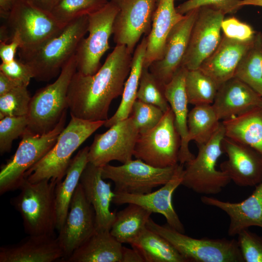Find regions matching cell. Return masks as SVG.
<instances>
[{
    "label": "cell",
    "instance_id": "816d5d0a",
    "mask_svg": "<svg viewBox=\"0 0 262 262\" xmlns=\"http://www.w3.org/2000/svg\"></svg>",
    "mask_w": 262,
    "mask_h": 262
},
{
    "label": "cell",
    "instance_id": "ee69618b",
    "mask_svg": "<svg viewBox=\"0 0 262 262\" xmlns=\"http://www.w3.org/2000/svg\"><path fill=\"white\" fill-rule=\"evenodd\" d=\"M0 71L27 86L33 78L30 68L19 59H15L7 63H2L0 65Z\"/></svg>",
    "mask_w": 262,
    "mask_h": 262
},
{
    "label": "cell",
    "instance_id": "7402d4cb",
    "mask_svg": "<svg viewBox=\"0 0 262 262\" xmlns=\"http://www.w3.org/2000/svg\"><path fill=\"white\" fill-rule=\"evenodd\" d=\"M200 199L204 204L216 207L229 216L228 234L230 236L237 235L250 227L262 228V181L250 196L240 202L225 201L205 195Z\"/></svg>",
    "mask_w": 262,
    "mask_h": 262
},
{
    "label": "cell",
    "instance_id": "8fae6325",
    "mask_svg": "<svg viewBox=\"0 0 262 262\" xmlns=\"http://www.w3.org/2000/svg\"><path fill=\"white\" fill-rule=\"evenodd\" d=\"M10 41L18 38L19 50L30 49L60 32L65 26L50 13L39 9L24 0H19L7 19Z\"/></svg>",
    "mask_w": 262,
    "mask_h": 262
},
{
    "label": "cell",
    "instance_id": "f35d334b",
    "mask_svg": "<svg viewBox=\"0 0 262 262\" xmlns=\"http://www.w3.org/2000/svg\"><path fill=\"white\" fill-rule=\"evenodd\" d=\"M164 113L158 107L136 99L130 115L132 117L139 134H143L155 127Z\"/></svg>",
    "mask_w": 262,
    "mask_h": 262
},
{
    "label": "cell",
    "instance_id": "83f0119b",
    "mask_svg": "<svg viewBox=\"0 0 262 262\" xmlns=\"http://www.w3.org/2000/svg\"><path fill=\"white\" fill-rule=\"evenodd\" d=\"M226 137L262 154V107L221 121Z\"/></svg>",
    "mask_w": 262,
    "mask_h": 262
},
{
    "label": "cell",
    "instance_id": "d6986e66",
    "mask_svg": "<svg viewBox=\"0 0 262 262\" xmlns=\"http://www.w3.org/2000/svg\"><path fill=\"white\" fill-rule=\"evenodd\" d=\"M222 147L228 157L220 164L231 181L240 186H256L262 181V154L226 136Z\"/></svg>",
    "mask_w": 262,
    "mask_h": 262
},
{
    "label": "cell",
    "instance_id": "836d02e7",
    "mask_svg": "<svg viewBox=\"0 0 262 262\" xmlns=\"http://www.w3.org/2000/svg\"><path fill=\"white\" fill-rule=\"evenodd\" d=\"M234 77L262 97V33L257 32L254 41L239 63Z\"/></svg>",
    "mask_w": 262,
    "mask_h": 262
},
{
    "label": "cell",
    "instance_id": "6da1fadb",
    "mask_svg": "<svg viewBox=\"0 0 262 262\" xmlns=\"http://www.w3.org/2000/svg\"><path fill=\"white\" fill-rule=\"evenodd\" d=\"M132 58L126 46L117 45L95 74L85 75L76 71L67 95L70 115L90 121L108 119L112 101L122 95Z\"/></svg>",
    "mask_w": 262,
    "mask_h": 262
},
{
    "label": "cell",
    "instance_id": "b9f144b4",
    "mask_svg": "<svg viewBox=\"0 0 262 262\" xmlns=\"http://www.w3.org/2000/svg\"><path fill=\"white\" fill-rule=\"evenodd\" d=\"M241 0H187L176 7L177 11L184 15L188 12L203 6H209L222 11L225 15L234 14L242 7Z\"/></svg>",
    "mask_w": 262,
    "mask_h": 262
},
{
    "label": "cell",
    "instance_id": "7dc6e473",
    "mask_svg": "<svg viewBox=\"0 0 262 262\" xmlns=\"http://www.w3.org/2000/svg\"><path fill=\"white\" fill-rule=\"evenodd\" d=\"M121 262H145L143 257L135 249L123 246Z\"/></svg>",
    "mask_w": 262,
    "mask_h": 262
},
{
    "label": "cell",
    "instance_id": "74e56055",
    "mask_svg": "<svg viewBox=\"0 0 262 262\" xmlns=\"http://www.w3.org/2000/svg\"><path fill=\"white\" fill-rule=\"evenodd\" d=\"M31 98L27 86L24 85L0 96V119L6 116L27 115Z\"/></svg>",
    "mask_w": 262,
    "mask_h": 262
},
{
    "label": "cell",
    "instance_id": "f546056e",
    "mask_svg": "<svg viewBox=\"0 0 262 262\" xmlns=\"http://www.w3.org/2000/svg\"><path fill=\"white\" fill-rule=\"evenodd\" d=\"M147 41V35H144L134 49L131 71L125 83L121 101L115 114L105 121L103 126L106 128H110L118 121L127 118L131 114L133 104L136 99Z\"/></svg>",
    "mask_w": 262,
    "mask_h": 262
},
{
    "label": "cell",
    "instance_id": "4dcf8cb0",
    "mask_svg": "<svg viewBox=\"0 0 262 262\" xmlns=\"http://www.w3.org/2000/svg\"><path fill=\"white\" fill-rule=\"evenodd\" d=\"M152 212L133 203L116 213L111 234L120 243L131 244L147 228Z\"/></svg>",
    "mask_w": 262,
    "mask_h": 262
},
{
    "label": "cell",
    "instance_id": "9c48e42d",
    "mask_svg": "<svg viewBox=\"0 0 262 262\" xmlns=\"http://www.w3.org/2000/svg\"><path fill=\"white\" fill-rule=\"evenodd\" d=\"M180 145L174 115L170 108L155 127L139 134L133 156L155 167L173 166L179 164Z\"/></svg>",
    "mask_w": 262,
    "mask_h": 262
},
{
    "label": "cell",
    "instance_id": "7c38bea8",
    "mask_svg": "<svg viewBox=\"0 0 262 262\" xmlns=\"http://www.w3.org/2000/svg\"><path fill=\"white\" fill-rule=\"evenodd\" d=\"M177 164L160 168L140 159H132L121 165H104L101 167V175L104 180L109 179L114 182V192L145 194L167 183L173 176Z\"/></svg>",
    "mask_w": 262,
    "mask_h": 262
},
{
    "label": "cell",
    "instance_id": "cb8c5ba5",
    "mask_svg": "<svg viewBox=\"0 0 262 262\" xmlns=\"http://www.w3.org/2000/svg\"><path fill=\"white\" fill-rule=\"evenodd\" d=\"M254 39L242 42L223 35L217 48L199 68L210 77L219 87L234 77L239 63L251 46Z\"/></svg>",
    "mask_w": 262,
    "mask_h": 262
},
{
    "label": "cell",
    "instance_id": "7a4b0ae2",
    "mask_svg": "<svg viewBox=\"0 0 262 262\" xmlns=\"http://www.w3.org/2000/svg\"><path fill=\"white\" fill-rule=\"evenodd\" d=\"M88 16L78 17L36 47L19 49V59L30 68L36 80L49 81L60 74L75 54L79 43L88 32Z\"/></svg>",
    "mask_w": 262,
    "mask_h": 262
},
{
    "label": "cell",
    "instance_id": "4fadbf2b",
    "mask_svg": "<svg viewBox=\"0 0 262 262\" xmlns=\"http://www.w3.org/2000/svg\"><path fill=\"white\" fill-rule=\"evenodd\" d=\"M117 7L113 26L116 45H124L131 53L142 36L148 35L159 0H110Z\"/></svg>",
    "mask_w": 262,
    "mask_h": 262
},
{
    "label": "cell",
    "instance_id": "ac0fdd59",
    "mask_svg": "<svg viewBox=\"0 0 262 262\" xmlns=\"http://www.w3.org/2000/svg\"><path fill=\"white\" fill-rule=\"evenodd\" d=\"M183 165L179 163L170 180L158 190L145 194L115 192L112 203L117 205L135 204L152 213L161 214L165 218L169 226L184 233V226L173 208L172 201L174 192L181 185Z\"/></svg>",
    "mask_w": 262,
    "mask_h": 262
},
{
    "label": "cell",
    "instance_id": "1f68e13d",
    "mask_svg": "<svg viewBox=\"0 0 262 262\" xmlns=\"http://www.w3.org/2000/svg\"><path fill=\"white\" fill-rule=\"evenodd\" d=\"M130 245L145 262H187L167 240L147 228Z\"/></svg>",
    "mask_w": 262,
    "mask_h": 262
},
{
    "label": "cell",
    "instance_id": "4316f807",
    "mask_svg": "<svg viewBox=\"0 0 262 262\" xmlns=\"http://www.w3.org/2000/svg\"><path fill=\"white\" fill-rule=\"evenodd\" d=\"M123 246L110 230H96L65 261L66 262H121Z\"/></svg>",
    "mask_w": 262,
    "mask_h": 262
},
{
    "label": "cell",
    "instance_id": "277c9868",
    "mask_svg": "<svg viewBox=\"0 0 262 262\" xmlns=\"http://www.w3.org/2000/svg\"><path fill=\"white\" fill-rule=\"evenodd\" d=\"M56 184L52 180L32 183L25 178L19 186V194L11 199V204L21 215L27 234H54Z\"/></svg>",
    "mask_w": 262,
    "mask_h": 262
},
{
    "label": "cell",
    "instance_id": "e575fe53",
    "mask_svg": "<svg viewBox=\"0 0 262 262\" xmlns=\"http://www.w3.org/2000/svg\"><path fill=\"white\" fill-rule=\"evenodd\" d=\"M219 87L199 68L187 70L185 89L189 103L194 106L212 104Z\"/></svg>",
    "mask_w": 262,
    "mask_h": 262
},
{
    "label": "cell",
    "instance_id": "2e32d148",
    "mask_svg": "<svg viewBox=\"0 0 262 262\" xmlns=\"http://www.w3.org/2000/svg\"><path fill=\"white\" fill-rule=\"evenodd\" d=\"M95 231L94 209L79 183L71 199L65 222L57 237L64 254L61 260L65 262Z\"/></svg>",
    "mask_w": 262,
    "mask_h": 262
},
{
    "label": "cell",
    "instance_id": "52a82bcc",
    "mask_svg": "<svg viewBox=\"0 0 262 262\" xmlns=\"http://www.w3.org/2000/svg\"><path fill=\"white\" fill-rule=\"evenodd\" d=\"M225 136L221 123L211 139L205 144L197 146L198 153L185 164L181 185L199 194L216 195L222 191L231 180L224 171L216 168L223 151L222 142Z\"/></svg>",
    "mask_w": 262,
    "mask_h": 262
},
{
    "label": "cell",
    "instance_id": "30bf717a",
    "mask_svg": "<svg viewBox=\"0 0 262 262\" xmlns=\"http://www.w3.org/2000/svg\"><path fill=\"white\" fill-rule=\"evenodd\" d=\"M118 12L117 6L109 1L104 6L88 15V36L83 37L75 53L77 71L85 75L95 74L100 68L102 56L109 48V40Z\"/></svg>",
    "mask_w": 262,
    "mask_h": 262
},
{
    "label": "cell",
    "instance_id": "ab89813d",
    "mask_svg": "<svg viewBox=\"0 0 262 262\" xmlns=\"http://www.w3.org/2000/svg\"><path fill=\"white\" fill-rule=\"evenodd\" d=\"M27 115L6 116L0 119V153L11 150L14 140L21 136L28 125Z\"/></svg>",
    "mask_w": 262,
    "mask_h": 262
},
{
    "label": "cell",
    "instance_id": "681fc988",
    "mask_svg": "<svg viewBox=\"0 0 262 262\" xmlns=\"http://www.w3.org/2000/svg\"><path fill=\"white\" fill-rule=\"evenodd\" d=\"M19 0H0V17L7 19L11 12Z\"/></svg>",
    "mask_w": 262,
    "mask_h": 262
},
{
    "label": "cell",
    "instance_id": "f907efd6",
    "mask_svg": "<svg viewBox=\"0 0 262 262\" xmlns=\"http://www.w3.org/2000/svg\"><path fill=\"white\" fill-rule=\"evenodd\" d=\"M241 7L246 5H252L262 7V0H241Z\"/></svg>",
    "mask_w": 262,
    "mask_h": 262
},
{
    "label": "cell",
    "instance_id": "f1b7e54d",
    "mask_svg": "<svg viewBox=\"0 0 262 262\" xmlns=\"http://www.w3.org/2000/svg\"><path fill=\"white\" fill-rule=\"evenodd\" d=\"M89 147H85L78 151L70 163L64 180L56 184L55 190L57 213L56 229L58 231L65 222L71 199L79 184L81 175L89 162Z\"/></svg>",
    "mask_w": 262,
    "mask_h": 262
},
{
    "label": "cell",
    "instance_id": "44dd1931",
    "mask_svg": "<svg viewBox=\"0 0 262 262\" xmlns=\"http://www.w3.org/2000/svg\"><path fill=\"white\" fill-rule=\"evenodd\" d=\"M63 256L54 234L28 235L16 244L0 247V262H53Z\"/></svg>",
    "mask_w": 262,
    "mask_h": 262
},
{
    "label": "cell",
    "instance_id": "c3c4849f",
    "mask_svg": "<svg viewBox=\"0 0 262 262\" xmlns=\"http://www.w3.org/2000/svg\"><path fill=\"white\" fill-rule=\"evenodd\" d=\"M32 5L50 13L59 0H24Z\"/></svg>",
    "mask_w": 262,
    "mask_h": 262
},
{
    "label": "cell",
    "instance_id": "484cf974",
    "mask_svg": "<svg viewBox=\"0 0 262 262\" xmlns=\"http://www.w3.org/2000/svg\"><path fill=\"white\" fill-rule=\"evenodd\" d=\"M175 0L158 1L153 17L151 29L147 35V47L143 67L148 68L153 62L162 58L168 34L184 16L177 11Z\"/></svg>",
    "mask_w": 262,
    "mask_h": 262
},
{
    "label": "cell",
    "instance_id": "ba28073f",
    "mask_svg": "<svg viewBox=\"0 0 262 262\" xmlns=\"http://www.w3.org/2000/svg\"><path fill=\"white\" fill-rule=\"evenodd\" d=\"M66 112L55 127L43 134H35L27 129L14 154L0 171V194L19 189L25 173L51 149L65 128Z\"/></svg>",
    "mask_w": 262,
    "mask_h": 262
},
{
    "label": "cell",
    "instance_id": "5bb4252c",
    "mask_svg": "<svg viewBox=\"0 0 262 262\" xmlns=\"http://www.w3.org/2000/svg\"><path fill=\"white\" fill-rule=\"evenodd\" d=\"M139 134L131 115L118 121L106 132L96 134L89 147V162L102 167L112 161L129 162L132 160Z\"/></svg>",
    "mask_w": 262,
    "mask_h": 262
},
{
    "label": "cell",
    "instance_id": "7bdbcfd3",
    "mask_svg": "<svg viewBox=\"0 0 262 262\" xmlns=\"http://www.w3.org/2000/svg\"><path fill=\"white\" fill-rule=\"evenodd\" d=\"M221 30L226 37L242 42L253 40L257 33L249 24L234 16L224 18Z\"/></svg>",
    "mask_w": 262,
    "mask_h": 262
},
{
    "label": "cell",
    "instance_id": "e0dca14e",
    "mask_svg": "<svg viewBox=\"0 0 262 262\" xmlns=\"http://www.w3.org/2000/svg\"><path fill=\"white\" fill-rule=\"evenodd\" d=\"M199 10V8L188 12L174 26L166 39L162 58L148 67L149 71L164 85L181 66Z\"/></svg>",
    "mask_w": 262,
    "mask_h": 262
},
{
    "label": "cell",
    "instance_id": "f6af8a7d",
    "mask_svg": "<svg viewBox=\"0 0 262 262\" xmlns=\"http://www.w3.org/2000/svg\"><path fill=\"white\" fill-rule=\"evenodd\" d=\"M19 48V40L16 36H13L9 43L0 42V57L2 63H7L15 60L16 53Z\"/></svg>",
    "mask_w": 262,
    "mask_h": 262
},
{
    "label": "cell",
    "instance_id": "d590c367",
    "mask_svg": "<svg viewBox=\"0 0 262 262\" xmlns=\"http://www.w3.org/2000/svg\"><path fill=\"white\" fill-rule=\"evenodd\" d=\"M108 0H59L50 13L63 25L89 14L104 6Z\"/></svg>",
    "mask_w": 262,
    "mask_h": 262
},
{
    "label": "cell",
    "instance_id": "8992f818",
    "mask_svg": "<svg viewBox=\"0 0 262 262\" xmlns=\"http://www.w3.org/2000/svg\"><path fill=\"white\" fill-rule=\"evenodd\" d=\"M147 228L167 240L187 262H244L237 240L193 238L150 218Z\"/></svg>",
    "mask_w": 262,
    "mask_h": 262
},
{
    "label": "cell",
    "instance_id": "d4e9b609",
    "mask_svg": "<svg viewBox=\"0 0 262 262\" xmlns=\"http://www.w3.org/2000/svg\"><path fill=\"white\" fill-rule=\"evenodd\" d=\"M187 70L184 66H181L171 80L164 86L165 96L174 113L176 127L180 137L179 163L182 164H184L195 157L189 149L188 141L189 102L185 89Z\"/></svg>",
    "mask_w": 262,
    "mask_h": 262
},
{
    "label": "cell",
    "instance_id": "bcb514c9",
    "mask_svg": "<svg viewBox=\"0 0 262 262\" xmlns=\"http://www.w3.org/2000/svg\"><path fill=\"white\" fill-rule=\"evenodd\" d=\"M23 85H24L21 82L9 78L0 71V96L8 93L17 87Z\"/></svg>",
    "mask_w": 262,
    "mask_h": 262
},
{
    "label": "cell",
    "instance_id": "8d00e7d4",
    "mask_svg": "<svg viewBox=\"0 0 262 262\" xmlns=\"http://www.w3.org/2000/svg\"><path fill=\"white\" fill-rule=\"evenodd\" d=\"M164 86L148 68L143 67L136 99L156 106L165 113L170 107L165 96Z\"/></svg>",
    "mask_w": 262,
    "mask_h": 262
},
{
    "label": "cell",
    "instance_id": "603a6c76",
    "mask_svg": "<svg viewBox=\"0 0 262 262\" xmlns=\"http://www.w3.org/2000/svg\"><path fill=\"white\" fill-rule=\"evenodd\" d=\"M220 121L262 107V97L236 77L222 83L212 104Z\"/></svg>",
    "mask_w": 262,
    "mask_h": 262
},
{
    "label": "cell",
    "instance_id": "60d3db41",
    "mask_svg": "<svg viewBox=\"0 0 262 262\" xmlns=\"http://www.w3.org/2000/svg\"><path fill=\"white\" fill-rule=\"evenodd\" d=\"M237 241L245 262H262V236L243 229Z\"/></svg>",
    "mask_w": 262,
    "mask_h": 262
},
{
    "label": "cell",
    "instance_id": "3957f363",
    "mask_svg": "<svg viewBox=\"0 0 262 262\" xmlns=\"http://www.w3.org/2000/svg\"><path fill=\"white\" fill-rule=\"evenodd\" d=\"M105 122L84 120L71 115L68 124L60 134L54 145L25 173V178L32 183L44 180H55L57 183L62 181L72 154Z\"/></svg>",
    "mask_w": 262,
    "mask_h": 262
},
{
    "label": "cell",
    "instance_id": "5b68a950",
    "mask_svg": "<svg viewBox=\"0 0 262 262\" xmlns=\"http://www.w3.org/2000/svg\"><path fill=\"white\" fill-rule=\"evenodd\" d=\"M76 71L74 55L64 65L53 83L39 89L32 97L27 115L29 122L27 129L29 131L43 134L55 127L68 109V89Z\"/></svg>",
    "mask_w": 262,
    "mask_h": 262
},
{
    "label": "cell",
    "instance_id": "9a60e30c",
    "mask_svg": "<svg viewBox=\"0 0 262 262\" xmlns=\"http://www.w3.org/2000/svg\"><path fill=\"white\" fill-rule=\"evenodd\" d=\"M225 15L222 11L214 8H199L181 66L188 70L199 68L214 51L222 38L221 23Z\"/></svg>",
    "mask_w": 262,
    "mask_h": 262
},
{
    "label": "cell",
    "instance_id": "d6a6232c",
    "mask_svg": "<svg viewBox=\"0 0 262 262\" xmlns=\"http://www.w3.org/2000/svg\"><path fill=\"white\" fill-rule=\"evenodd\" d=\"M220 123L212 104L195 106L188 115V142L194 141L197 146L205 144Z\"/></svg>",
    "mask_w": 262,
    "mask_h": 262
},
{
    "label": "cell",
    "instance_id": "ffe728a7",
    "mask_svg": "<svg viewBox=\"0 0 262 262\" xmlns=\"http://www.w3.org/2000/svg\"><path fill=\"white\" fill-rule=\"evenodd\" d=\"M79 183L94 209L96 230H110L116 215L110 208L115 192L111 189V183L104 180L101 167L88 162L81 175Z\"/></svg>",
    "mask_w": 262,
    "mask_h": 262
}]
</instances>
